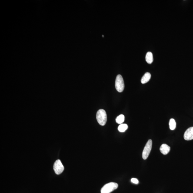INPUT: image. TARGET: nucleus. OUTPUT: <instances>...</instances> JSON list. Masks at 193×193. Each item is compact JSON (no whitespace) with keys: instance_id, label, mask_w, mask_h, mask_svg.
I'll return each instance as SVG.
<instances>
[{"instance_id":"obj_1","label":"nucleus","mask_w":193,"mask_h":193,"mask_svg":"<svg viewBox=\"0 0 193 193\" xmlns=\"http://www.w3.org/2000/svg\"><path fill=\"white\" fill-rule=\"evenodd\" d=\"M96 118L100 125H105L107 121V116L105 111L103 109L99 110L96 113Z\"/></svg>"},{"instance_id":"obj_2","label":"nucleus","mask_w":193,"mask_h":193,"mask_svg":"<svg viewBox=\"0 0 193 193\" xmlns=\"http://www.w3.org/2000/svg\"><path fill=\"white\" fill-rule=\"evenodd\" d=\"M118 184L115 182H110L104 185L101 189V193H110L117 189Z\"/></svg>"},{"instance_id":"obj_3","label":"nucleus","mask_w":193,"mask_h":193,"mask_svg":"<svg viewBox=\"0 0 193 193\" xmlns=\"http://www.w3.org/2000/svg\"><path fill=\"white\" fill-rule=\"evenodd\" d=\"M115 87L119 92H123L124 88V84L123 77L120 75L117 76L115 81Z\"/></svg>"},{"instance_id":"obj_4","label":"nucleus","mask_w":193,"mask_h":193,"mask_svg":"<svg viewBox=\"0 0 193 193\" xmlns=\"http://www.w3.org/2000/svg\"><path fill=\"white\" fill-rule=\"evenodd\" d=\"M152 144V140L149 139L145 146L142 154V156L144 159L145 160L148 158L151 150Z\"/></svg>"},{"instance_id":"obj_5","label":"nucleus","mask_w":193,"mask_h":193,"mask_svg":"<svg viewBox=\"0 0 193 193\" xmlns=\"http://www.w3.org/2000/svg\"><path fill=\"white\" fill-rule=\"evenodd\" d=\"M64 169V167L60 159H58L55 161L53 166V169L56 174L58 175L62 173Z\"/></svg>"},{"instance_id":"obj_6","label":"nucleus","mask_w":193,"mask_h":193,"mask_svg":"<svg viewBox=\"0 0 193 193\" xmlns=\"http://www.w3.org/2000/svg\"><path fill=\"white\" fill-rule=\"evenodd\" d=\"M184 138L187 141L193 139V127H191L185 131L184 134Z\"/></svg>"},{"instance_id":"obj_7","label":"nucleus","mask_w":193,"mask_h":193,"mask_svg":"<svg viewBox=\"0 0 193 193\" xmlns=\"http://www.w3.org/2000/svg\"><path fill=\"white\" fill-rule=\"evenodd\" d=\"M159 149L162 154L166 155L170 152V147L167 144H163L162 145Z\"/></svg>"},{"instance_id":"obj_8","label":"nucleus","mask_w":193,"mask_h":193,"mask_svg":"<svg viewBox=\"0 0 193 193\" xmlns=\"http://www.w3.org/2000/svg\"><path fill=\"white\" fill-rule=\"evenodd\" d=\"M151 74L149 72H146L142 77L141 80V82L143 84H145L148 82L151 78Z\"/></svg>"},{"instance_id":"obj_9","label":"nucleus","mask_w":193,"mask_h":193,"mask_svg":"<svg viewBox=\"0 0 193 193\" xmlns=\"http://www.w3.org/2000/svg\"><path fill=\"white\" fill-rule=\"evenodd\" d=\"M146 62L149 64H151L153 62V55L151 52H149L147 53L146 55Z\"/></svg>"},{"instance_id":"obj_10","label":"nucleus","mask_w":193,"mask_h":193,"mask_svg":"<svg viewBox=\"0 0 193 193\" xmlns=\"http://www.w3.org/2000/svg\"><path fill=\"white\" fill-rule=\"evenodd\" d=\"M170 128L171 130H174L176 128V123L173 118L170 119L169 122Z\"/></svg>"},{"instance_id":"obj_11","label":"nucleus","mask_w":193,"mask_h":193,"mask_svg":"<svg viewBox=\"0 0 193 193\" xmlns=\"http://www.w3.org/2000/svg\"><path fill=\"white\" fill-rule=\"evenodd\" d=\"M128 128V126L126 124H121L118 127V130L121 132L123 133L125 132Z\"/></svg>"},{"instance_id":"obj_12","label":"nucleus","mask_w":193,"mask_h":193,"mask_svg":"<svg viewBox=\"0 0 193 193\" xmlns=\"http://www.w3.org/2000/svg\"><path fill=\"white\" fill-rule=\"evenodd\" d=\"M124 116L123 115H121L116 118V121L117 123L119 124L123 123L124 121Z\"/></svg>"},{"instance_id":"obj_13","label":"nucleus","mask_w":193,"mask_h":193,"mask_svg":"<svg viewBox=\"0 0 193 193\" xmlns=\"http://www.w3.org/2000/svg\"><path fill=\"white\" fill-rule=\"evenodd\" d=\"M131 181L133 182V183L136 184H138L139 183L138 180L136 178H132L131 179Z\"/></svg>"}]
</instances>
